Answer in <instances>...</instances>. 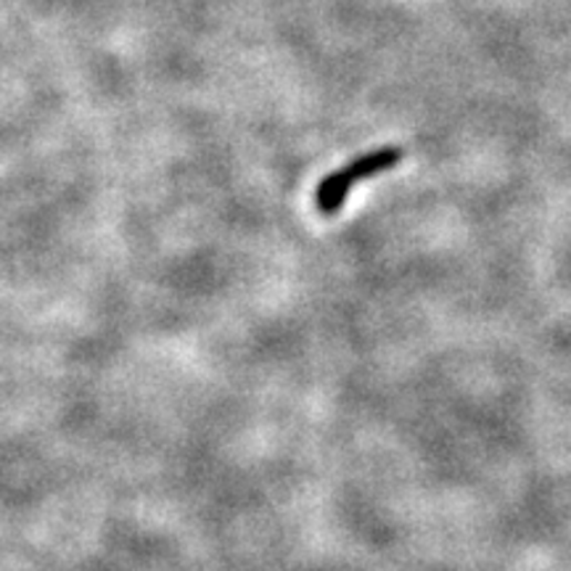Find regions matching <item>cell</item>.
I'll list each match as a JSON object with an SVG mask.
<instances>
[{
	"label": "cell",
	"instance_id": "1",
	"mask_svg": "<svg viewBox=\"0 0 571 571\" xmlns=\"http://www.w3.org/2000/svg\"><path fill=\"white\" fill-rule=\"evenodd\" d=\"M399 159H403V152H399V148H394V146L376 148V152L363 154L360 159L350 162V165L336 169V173L325 175V178L318 183L315 204L321 207V212H325V215L339 212V209L344 207L346 196H350V190H352V186H355V183L368 180V178H373V175L386 173V169H392Z\"/></svg>",
	"mask_w": 571,
	"mask_h": 571
}]
</instances>
